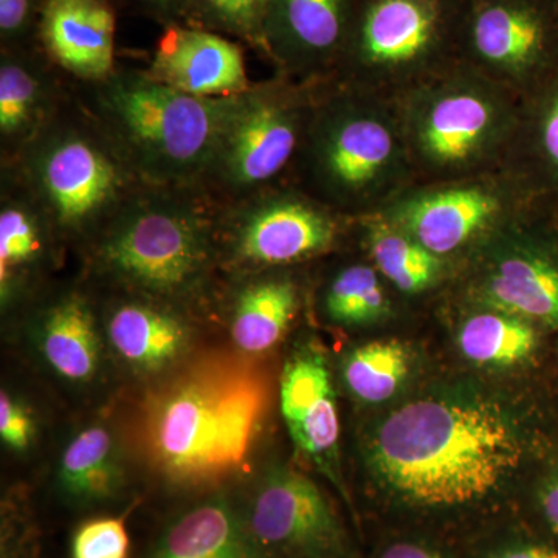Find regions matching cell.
Returning <instances> with one entry per match:
<instances>
[{"instance_id":"cell-10","label":"cell","mask_w":558,"mask_h":558,"mask_svg":"<svg viewBox=\"0 0 558 558\" xmlns=\"http://www.w3.org/2000/svg\"><path fill=\"white\" fill-rule=\"evenodd\" d=\"M332 208L292 191L266 190L219 207V242L241 267H279L328 252L339 236Z\"/></svg>"},{"instance_id":"cell-5","label":"cell","mask_w":558,"mask_h":558,"mask_svg":"<svg viewBox=\"0 0 558 558\" xmlns=\"http://www.w3.org/2000/svg\"><path fill=\"white\" fill-rule=\"evenodd\" d=\"M5 172L38 205L57 236L68 240H94L148 186L75 97H68L53 120L7 163Z\"/></svg>"},{"instance_id":"cell-32","label":"cell","mask_w":558,"mask_h":558,"mask_svg":"<svg viewBox=\"0 0 558 558\" xmlns=\"http://www.w3.org/2000/svg\"><path fill=\"white\" fill-rule=\"evenodd\" d=\"M40 0H0V36L3 50L20 49V44L39 27Z\"/></svg>"},{"instance_id":"cell-11","label":"cell","mask_w":558,"mask_h":558,"mask_svg":"<svg viewBox=\"0 0 558 558\" xmlns=\"http://www.w3.org/2000/svg\"><path fill=\"white\" fill-rule=\"evenodd\" d=\"M244 509L253 534L278 558H354L329 499L296 470L270 469Z\"/></svg>"},{"instance_id":"cell-24","label":"cell","mask_w":558,"mask_h":558,"mask_svg":"<svg viewBox=\"0 0 558 558\" xmlns=\"http://www.w3.org/2000/svg\"><path fill=\"white\" fill-rule=\"evenodd\" d=\"M123 486V459L109 429L92 425L69 440L57 468L58 492L69 505H102L116 498Z\"/></svg>"},{"instance_id":"cell-20","label":"cell","mask_w":558,"mask_h":558,"mask_svg":"<svg viewBox=\"0 0 558 558\" xmlns=\"http://www.w3.org/2000/svg\"><path fill=\"white\" fill-rule=\"evenodd\" d=\"M69 94L43 60L20 49L0 60V142L9 163L60 112Z\"/></svg>"},{"instance_id":"cell-30","label":"cell","mask_w":558,"mask_h":558,"mask_svg":"<svg viewBox=\"0 0 558 558\" xmlns=\"http://www.w3.org/2000/svg\"><path fill=\"white\" fill-rule=\"evenodd\" d=\"M269 0H191L213 27L240 36L264 50V21Z\"/></svg>"},{"instance_id":"cell-33","label":"cell","mask_w":558,"mask_h":558,"mask_svg":"<svg viewBox=\"0 0 558 558\" xmlns=\"http://www.w3.org/2000/svg\"><path fill=\"white\" fill-rule=\"evenodd\" d=\"M36 427L31 410L10 392L0 395V438L10 450L25 451L35 439Z\"/></svg>"},{"instance_id":"cell-34","label":"cell","mask_w":558,"mask_h":558,"mask_svg":"<svg viewBox=\"0 0 558 558\" xmlns=\"http://www.w3.org/2000/svg\"><path fill=\"white\" fill-rule=\"evenodd\" d=\"M32 527L20 515L5 513L2 527V558H38Z\"/></svg>"},{"instance_id":"cell-2","label":"cell","mask_w":558,"mask_h":558,"mask_svg":"<svg viewBox=\"0 0 558 558\" xmlns=\"http://www.w3.org/2000/svg\"><path fill=\"white\" fill-rule=\"evenodd\" d=\"M520 458L508 418L486 403L457 398L400 407L384 418L369 447L371 468L389 490L432 508L486 497Z\"/></svg>"},{"instance_id":"cell-16","label":"cell","mask_w":558,"mask_h":558,"mask_svg":"<svg viewBox=\"0 0 558 558\" xmlns=\"http://www.w3.org/2000/svg\"><path fill=\"white\" fill-rule=\"evenodd\" d=\"M38 33L47 58L81 83L116 72V14L106 0H44Z\"/></svg>"},{"instance_id":"cell-21","label":"cell","mask_w":558,"mask_h":558,"mask_svg":"<svg viewBox=\"0 0 558 558\" xmlns=\"http://www.w3.org/2000/svg\"><path fill=\"white\" fill-rule=\"evenodd\" d=\"M105 328L117 357L140 374L172 368L190 347L189 323L172 304L143 296L112 304Z\"/></svg>"},{"instance_id":"cell-1","label":"cell","mask_w":558,"mask_h":558,"mask_svg":"<svg viewBox=\"0 0 558 558\" xmlns=\"http://www.w3.org/2000/svg\"><path fill=\"white\" fill-rule=\"evenodd\" d=\"M270 405L266 371L208 352L172 371L135 410L132 444L146 468L180 490H207L241 472Z\"/></svg>"},{"instance_id":"cell-26","label":"cell","mask_w":558,"mask_h":558,"mask_svg":"<svg viewBox=\"0 0 558 558\" xmlns=\"http://www.w3.org/2000/svg\"><path fill=\"white\" fill-rule=\"evenodd\" d=\"M481 310L464 319L458 332V347L469 362L508 368L534 354L537 332L531 322L508 312Z\"/></svg>"},{"instance_id":"cell-13","label":"cell","mask_w":558,"mask_h":558,"mask_svg":"<svg viewBox=\"0 0 558 558\" xmlns=\"http://www.w3.org/2000/svg\"><path fill=\"white\" fill-rule=\"evenodd\" d=\"M546 22L529 0H468L461 49L470 69L499 86L526 80L548 50Z\"/></svg>"},{"instance_id":"cell-6","label":"cell","mask_w":558,"mask_h":558,"mask_svg":"<svg viewBox=\"0 0 558 558\" xmlns=\"http://www.w3.org/2000/svg\"><path fill=\"white\" fill-rule=\"evenodd\" d=\"M300 157L318 201L340 211L385 207L413 168L398 112L354 87L312 105Z\"/></svg>"},{"instance_id":"cell-18","label":"cell","mask_w":558,"mask_h":558,"mask_svg":"<svg viewBox=\"0 0 558 558\" xmlns=\"http://www.w3.org/2000/svg\"><path fill=\"white\" fill-rule=\"evenodd\" d=\"M476 295L481 307L558 329V263L529 242L506 236L495 245Z\"/></svg>"},{"instance_id":"cell-35","label":"cell","mask_w":558,"mask_h":558,"mask_svg":"<svg viewBox=\"0 0 558 558\" xmlns=\"http://www.w3.org/2000/svg\"><path fill=\"white\" fill-rule=\"evenodd\" d=\"M538 120V146L543 159L558 171V87L543 106Z\"/></svg>"},{"instance_id":"cell-15","label":"cell","mask_w":558,"mask_h":558,"mask_svg":"<svg viewBox=\"0 0 558 558\" xmlns=\"http://www.w3.org/2000/svg\"><path fill=\"white\" fill-rule=\"evenodd\" d=\"M149 76L197 97L226 98L248 90L244 53L216 33L170 24L156 44Z\"/></svg>"},{"instance_id":"cell-12","label":"cell","mask_w":558,"mask_h":558,"mask_svg":"<svg viewBox=\"0 0 558 558\" xmlns=\"http://www.w3.org/2000/svg\"><path fill=\"white\" fill-rule=\"evenodd\" d=\"M508 193L490 182L454 183L403 194L380 218L439 258L453 255L505 222Z\"/></svg>"},{"instance_id":"cell-14","label":"cell","mask_w":558,"mask_h":558,"mask_svg":"<svg viewBox=\"0 0 558 558\" xmlns=\"http://www.w3.org/2000/svg\"><path fill=\"white\" fill-rule=\"evenodd\" d=\"M357 0H269L264 50L288 75L310 80L339 62Z\"/></svg>"},{"instance_id":"cell-23","label":"cell","mask_w":558,"mask_h":558,"mask_svg":"<svg viewBox=\"0 0 558 558\" xmlns=\"http://www.w3.org/2000/svg\"><path fill=\"white\" fill-rule=\"evenodd\" d=\"M3 178L7 182L3 180L0 205V296L5 307L43 266L50 242L58 236L25 191L10 175Z\"/></svg>"},{"instance_id":"cell-7","label":"cell","mask_w":558,"mask_h":558,"mask_svg":"<svg viewBox=\"0 0 558 558\" xmlns=\"http://www.w3.org/2000/svg\"><path fill=\"white\" fill-rule=\"evenodd\" d=\"M396 112L413 167L440 178L497 159L517 123L506 87L472 69L418 83Z\"/></svg>"},{"instance_id":"cell-36","label":"cell","mask_w":558,"mask_h":558,"mask_svg":"<svg viewBox=\"0 0 558 558\" xmlns=\"http://www.w3.org/2000/svg\"><path fill=\"white\" fill-rule=\"evenodd\" d=\"M156 16L172 21L191 7V0H135Z\"/></svg>"},{"instance_id":"cell-28","label":"cell","mask_w":558,"mask_h":558,"mask_svg":"<svg viewBox=\"0 0 558 558\" xmlns=\"http://www.w3.org/2000/svg\"><path fill=\"white\" fill-rule=\"evenodd\" d=\"M409 349L396 340H377L352 349L344 357L343 379L351 395L365 403L391 399L409 376Z\"/></svg>"},{"instance_id":"cell-38","label":"cell","mask_w":558,"mask_h":558,"mask_svg":"<svg viewBox=\"0 0 558 558\" xmlns=\"http://www.w3.org/2000/svg\"><path fill=\"white\" fill-rule=\"evenodd\" d=\"M542 506L550 527L558 534V476L550 481L543 492Z\"/></svg>"},{"instance_id":"cell-9","label":"cell","mask_w":558,"mask_h":558,"mask_svg":"<svg viewBox=\"0 0 558 558\" xmlns=\"http://www.w3.org/2000/svg\"><path fill=\"white\" fill-rule=\"evenodd\" d=\"M311 110L310 97L282 81L236 95L202 193L218 207H229L270 190L300 153Z\"/></svg>"},{"instance_id":"cell-17","label":"cell","mask_w":558,"mask_h":558,"mask_svg":"<svg viewBox=\"0 0 558 558\" xmlns=\"http://www.w3.org/2000/svg\"><path fill=\"white\" fill-rule=\"evenodd\" d=\"M281 413L295 446L325 472H333L340 418L330 371L319 349L293 354L281 379Z\"/></svg>"},{"instance_id":"cell-29","label":"cell","mask_w":558,"mask_h":558,"mask_svg":"<svg viewBox=\"0 0 558 558\" xmlns=\"http://www.w3.org/2000/svg\"><path fill=\"white\" fill-rule=\"evenodd\" d=\"M323 307L330 322L349 328L379 323L391 310L379 271L366 264H352L330 279Z\"/></svg>"},{"instance_id":"cell-31","label":"cell","mask_w":558,"mask_h":558,"mask_svg":"<svg viewBox=\"0 0 558 558\" xmlns=\"http://www.w3.org/2000/svg\"><path fill=\"white\" fill-rule=\"evenodd\" d=\"M130 534L123 520L102 517L76 529L70 543L72 558H130Z\"/></svg>"},{"instance_id":"cell-3","label":"cell","mask_w":558,"mask_h":558,"mask_svg":"<svg viewBox=\"0 0 558 558\" xmlns=\"http://www.w3.org/2000/svg\"><path fill=\"white\" fill-rule=\"evenodd\" d=\"M218 215L201 190L145 186L92 240V264L135 296L182 303L218 258Z\"/></svg>"},{"instance_id":"cell-19","label":"cell","mask_w":558,"mask_h":558,"mask_svg":"<svg viewBox=\"0 0 558 558\" xmlns=\"http://www.w3.org/2000/svg\"><path fill=\"white\" fill-rule=\"evenodd\" d=\"M148 558H278L253 534L244 505L213 495L163 527Z\"/></svg>"},{"instance_id":"cell-4","label":"cell","mask_w":558,"mask_h":558,"mask_svg":"<svg viewBox=\"0 0 558 558\" xmlns=\"http://www.w3.org/2000/svg\"><path fill=\"white\" fill-rule=\"evenodd\" d=\"M84 84L80 100L146 185L199 190L236 95L197 97L137 70Z\"/></svg>"},{"instance_id":"cell-37","label":"cell","mask_w":558,"mask_h":558,"mask_svg":"<svg viewBox=\"0 0 558 558\" xmlns=\"http://www.w3.org/2000/svg\"><path fill=\"white\" fill-rule=\"evenodd\" d=\"M381 558H446L440 556L436 550L424 548L421 545H414V543H395L389 546Z\"/></svg>"},{"instance_id":"cell-25","label":"cell","mask_w":558,"mask_h":558,"mask_svg":"<svg viewBox=\"0 0 558 558\" xmlns=\"http://www.w3.org/2000/svg\"><path fill=\"white\" fill-rule=\"evenodd\" d=\"M299 306V288L292 279H252L236 293L231 311L234 343L247 354L269 351L289 329Z\"/></svg>"},{"instance_id":"cell-8","label":"cell","mask_w":558,"mask_h":558,"mask_svg":"<svg viewBox=\"0 0 558 558\" xmlns=\"http://www.w3.org/2000/svg\"><path fill=\"white\" fill-rule=\"evenodd\" d=\"M465 2L359 0L339 62L357 90L417 86L461 49Z\"/></svg>"},{"instance_id":"cell-39","label":"cell","mask_w":558,"mask_h":558,"mask_svg":"<svg viewBox=\"0 0 558 558\" xmlns=\"http://www.w3.org/2000/svg\"><path fill=\"white\" fill-rule=\"evenodd\" d=\"M494 558H558V554L538 546H517V548L501 550Z\"/></svg>"},{"instance_id":"cell-27","label":"cell","mask_w":558,"mask_h":558,"mask_svg":"<svg viewBox=\"0 0 558 558\" xmlns=\"http://www.w3.org/2000/svg\"><path fill=\"white\" fill-rule=\"evenodd\" d=\"M366 245L376 270L405 295L427 292L442 277V258L384 218L371 220Z\"/></svg>"},{"instance_id":"cell-22","label":"cell","mask_w":558,"mask_h":558,"mask_svg":"<svg viewBox=\"0 0 558 558\" xmlns=\"http://www.w3.org/2000/svg\"><path fill=\"white\" fill-rule=\"evenodd\" d=\"M33 337L40 357L62 380L89 384L100 373V325L94 307L80 293H68L40 312Z\"/></svg>"}]
</instances>
